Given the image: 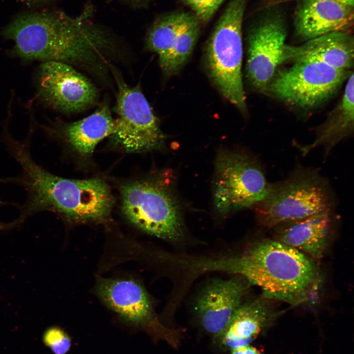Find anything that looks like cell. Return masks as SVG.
I'll return each mask as SVG.
<instances>
[{
	"label": "cell",
	"instance_id": "9c48e42d",
	"mask_svg": "<svg viewBox=\"0 0 354 354\" xmlns=\"http://www.w3.org/2000/svg\"><path fill=\"white\" fill-rule=\"evenodd\" d=\"M115 143L130 152L160 148L165 136L158 119L139 87H130L118 76Z\"/></svg>",
	"mask_w": 354,
	"mask_h": 354
},
{
	"label": "cell",
	"instance_id": "7a4b0ae2",
	"mask_svg": "<svg viewBox=\"0 0 354 354\" xmlns=\"http://www.w3.org/2000/svg\"><path fill=\"white\" fill-rule=\"evenodd\" d=\"M19 183L27 190L28 199L22 208L28 217L41 211H51L77 222L103 220L111 212L114 199L102 179H72L48 172L32 159L25 161Z\"/></svg>",
	"mask_w": 354,
	"mask_h": 354
},
{
	"label": "cell",
	"instance_id": "4fadbf2b",
	"mask_svg": "<svg viewBox=\"0 0 354 354\" xmlns=\"http://www.w3.org/2000/svg\"><path fill=\"white\" fill-rule=\"evenodd\" d=\"M353 6L337 0H307L295 18L296 33L311 39L334 32H347L353 25Z\"/></svg>",
	"mask_w": 354,
	"mask_h": 354
},
{
	"label": "cell",
	"instance_id": "52a82bcc",
	"mask_svg": "<svg viewBox=\"0 0 354 354\" xmlns=\"http://www.w3.org/2000/svg\"><path fill=\"white\" fill-rule=\"evenodd\" d=\"M213 181L214 207L222 215L254 207L266 197L270 185L259 162L235 150L218 153Z\"/></svg>",
	"mask_w": 354,
	"mask_h": 354
},
{
	"label": "cell",
	"instance_id": "d6986e66",
	"mask_svg": "<svg viewBox=\"0 0 354 354\" xmlns=\"http://www.w3.org/2000/svg\"><path fill=\"white\" fill-rule=\"evenodd\" d=\"M115 125L109 106L104 104L89 116L66 126L63 134L71 148L86 157L92 153L99 142L113 134Z\"/></svg>",
	"mask_w": 354,
	"mask_h": 354
},
{
	"label": "cell",
	"instance_id": "3957f363",
	"mask_svg": "<svg viewBox=\"0 0 354 354\" xmlns=\"http://www.w3.org/2000/svg\"><path fill=\"white\" fill-rule=\"evenodd\" d=\"M236 271L270 299L298 304L305 301L316 282L314 260L275 239L252 244L236 262Z\"/></svg>",
	"mask_w": 354,
	"mask_h": 354
},
{
	"label": "cell",
	"instance_id": "ac0fdd59",
	"mask_svg": "<svg viewBox=\"0 0 354 354\" xmlns=\"http://www.w3.org/2000/svg\"><path fill=\"white\" fill-rule=\"evenodd\" d=\"M354 80V73L352 72L348 77L341 102L331 112L326 121L318 127L313 142L304 146H298L303 154L321 146L326 156L336 145L353 132Z\"/></svg>",
	"mask_w": 354,
	"mask_h": 354
},
{
	"label": "cell",
	"instance_id": "cb8c5ba5",
	"mask_svg": "<svg viewBox=\"0 0 354 354\" xmlns=\"http://www.w3.org/2000/svg\"><path fill=\"white\" fill-rule=\"evenodd\" d=\"M232 354H261L254 347L247 345L232 349Z\"/></svg>",
	"mask_w": 354,
	"mask_h": 354
},
{
	"label": "cell",
	"instance_id": "d4e9b609",
	"mask_svg": "<svg viewBox=\"0 0 354 354\" xmlns=\"http://www.w3.org/2000/svg\"><path fill=\"white\" fill-rule=\"evenodd\" d=\"M293 0H273L272 4H278V3H281L282 2H288L289 1H293ZM303 1L307 0H302ZM338 1H340L348 4H349L352 5H354V0H337Z\"/></svg>",
	"mask_w": 354,
	"mask_h": 354
},
{
	"label": "cell",
	"instance_id": "ffe728a7",
	"mask_svg": "<svg viewBox=\"0 0 354 354\" xmlns=\"http://www.w3.org/2000/svg\"><path fill=\"white\" fill-rule=\"evenodd\" d=\"M193 15L192 12L173 13L158 20L150 28L147 36V46L158 56L160 65Z\"/></svg>",
	"mask_w": 354,
	"mask_h": 354
},
{
	"label": "cell",
	"instance_id": "7402d4cb",
	"mask_svg": "<svg viewBox=\"0 0 354 354\" xmlns=\"http://www.w3.org/2000/svg\"><path fill=\"white\" fill-rule=\"evenodd\" d=\"M43 341L54 354H65L70 349L71 339L62 328L51 326L44 332Z\"/></svg>",
	"mask_w": 354,
	"mask_h": 354
},
{
	"label": "cell",
	"instance_id": "9a60e30c",
	"mask_svg": "<svg viewBox=\"0 0 354 354\" xmlns=\"http://www.w3.org/2000/svg\"><path fill=\"white\" fill-rule=\"evenodd\" d=\"M331 210L281 223L274 227V239L313 260L325 252L332 227Z\"/></svg>",
	"mask_w": 354,
	"mask_h": 354
},
{
	"label": "cell",
	"instance_id": "ba28073f",
	"mask_svg": "<svg viewBox=\"0 0 354 354\" xmlns=\"http://www.w3.org/2000/svg\"><path fill=\"white\" fill-rule=\"evenodd\" d=\"M294 63L289 68L277 70L266 91L301 108H311L326 100L352 73L318 61Z\"/></svg>",
	"mask_w": 354,
	"mask_h": 354
},
{
	"label": "cell",
	"instance_id": "8992f818",
	"mask_svg": "<svg viewBox=\"0 0 354 354\" xmlns=\"http://www.w3.org/2000/svg\"><path fill=\"white\" fill-rule=\"evenodd\" d=\"M122 210L143 232L172 242L183 237L180 206L170 179L135 181L121 188Z\"/></svg>",
	"mask_w": 354,
	"mask_h": 354
},
{
	"label": "cell",
	"instance_id": "484cf974",
	"mask_svg": "<svg viewBox=\"0 0 354 354\" xmlns=\"http://www.w3.org/2000/svg\"><path fill=\"white\" fill-rule=\"evenodd\" d=\"M23 1L28 2V3H40L43 2L44 1H45L47 0H22Z\"/></svg>",
	"mask_w": 354,
	"mask_h": 354
},
{
	"label": "cell",
	"instance_id": "2e32d148",
	"mask_svg": "<svg viewBox=\"0 0 354 354\" xmlns=\"http://www.w3.org/2000/svg\"><path fill=\"white\" fill-rule=\"evenodd\" d=\"M354 41L348 32H334L311 39L298 46L287 45V61L311 60L350 70L354 65Z\"/></svg>",
	"mask_w": 354,
	"mask_h": 354
},
{
	"label": "cell",
	"instance_id": "7c38bea8",
	"mask_svg": "<svg viewBox=\"0 0 354 354\" xmlns=\"http://www.w3.org/2000/svg\"><path fill=\"white\" fill-rule=\"evenodd\" d=\"M248 284L239 278L210 281L198 296L195 309L202 326L218 337L243 302Z\"/></svg>",
	"mask_w": 354,
	"mask_h": 354
},
{
	"label": "cell",
	"instance_id": "30bf717a",
	"mask_svg": "<svg viewBox=\"0 0 354 354\" xmlns=\"http://www.w3.org/2000/svg\"><path fill=\"white\" fill-rule=\"evenodd\" d=\"M37 84L41 99L65 112L86 109L98 98L97 91L90 81L71 65L62 62L49 61L42 64Z\"/></svg>",
	"mask_w": 354,
	"mask_h": 354
},
{
	"label": "cell",
	"instance_id": "603a6c76",
	"mask_svg": "<svg viewBox=\"0 0 354 354\" xmlns=\"http://www.w3.org/2000/svg\"><path fill=\"white\" fill-rule=\"evenodd\" d=\"M201 24H206L224 0H183Z\"/></svg>",
	"mask_w": 354,
	"mask_h": 354
},
{
	"label": "cell",
	"instance_id": "277c9868",
	"mask_svg": "<svg viewBox=\"0 0 354 354\" xmlns=\"http://www.w3.org/2000/svg\"><path fill=\"white\" fill-rule=\"evenodd\" d=\"M246 0H231L207 43L208 75L222 94L241 112L247 111L242 80V25Z\"/></svg>",
	"mask_w": 354,
	"mask_h": 354
},
{
	"label": "cell",
	"instance_id": "5bb4252c",
	"mask_svg": "<svg viewBox=\"0 0 354 354\" xmlns=\"http://www.w3.org/2000/svg\"><path fill=\"white\" fill-rule=\"evenodd\" d=\"M96 291L108 307L130 323L142 324L151 316L149 296L136 280L102 278L98 280Z\"/></svg>",
	"mask_w": 354,
	"mask_h": 354
},
{
	"label": "cell",
	"instance_id": "44dd1931",
	"mask_svg": "<svg viewBox=\"0 0 354 354\" xmlns=\"http://www.w3.org/2000/svg\"><path fill=\"white\" fill-rule=\"evenodd\" d=\"M201 25L194 15L182 30L165 61L160 65L166 75L177 73L184 65L196 44Z\"/></svg>",
	"mask_w": 354,
	"mask_h": 354
},
{
	"label": "cell",
	"instance_id": "8fae6325",
	"mask_svg": "<svg viewBox=\"0 0 354 354\" xmlns=\"http://www.w3.org/2000/svg\"><path fill=\"white\" fill-rule=\"evenodd\" d=\"M286 35L282 21L275 18L265 21L250 32L246 72L257 89L266 91L278 66L287 61Z\"/></svg>",
	"mask_w": 354,
	"mask_h": 354
},
{
	"label": "cell",
	"instance_id": "6da1fadb",
	"mask_svg": "<svg viewBox=\"0 0 354 354\" xmlns=\"http://www.w3.org/2000/svg\"><path fill=\"white\" fill-rule=\"evenodd\" d=\"M3 34L13 41L15 54L23 59L70 65L94 63L108 45L106 35L93 24L59 12L20 16Z\"/></svg>",
	"mask_w": 354,
	"mask_h": 354
},
{
	"label": "cell",
	"instance_id": "e0dca14e",
	"mask_svg": "<svg viewBox=\"0 0 354 354\" xmlns=\"http://www.w3.org/2000/svg\"><path fill=\"white\" fill-rule=\"evenodd\" d=\"M269 300L264 296L242 302L218 337L223 344L231 350L249 345L276 315Z\"/></svg>",
	"mask_w": 354,
	"mask_h": 354
},
{
	"label": "cell",
	"instance_id": "4316f807",
	"mask_svg": "<svg viewBox=\"0 0 354 354\" xmlns=\"http://www.w3.org/2000/svg\"><path fill=\"white\" fill-rule=\"evenodd\" d=\"M16 143H19L16 142H15V141H12V142H10V143L8 144V145H7V147H8V148L9 150V148H10L11 147V146L12 145H13V144H16ZM4 181V179H2V181ZM8 227H9V228L13 227L11 226V225H10V223H9V224L8 225Z\"/></svg>",
	"mask_w": 354,
	"mask_h": 354
},
{
	"label": "cell",
	"instance_id": "5b68a950",
	"mask_svg": "<svg viewBox=\"0 0 354 354\" xmlns=\"http://www.w3.org/2000/svg\"><path fill=\"white\" fill-rule=\"evenodd\" d=\"M332 205L326 180L314 170L298 169L283 180L270 183L266 196L254 207L259 223L273 228L331 210Z\"/></svg>",
	"mask_w": 354,
	"mask_h": 354
}]
</instances>
